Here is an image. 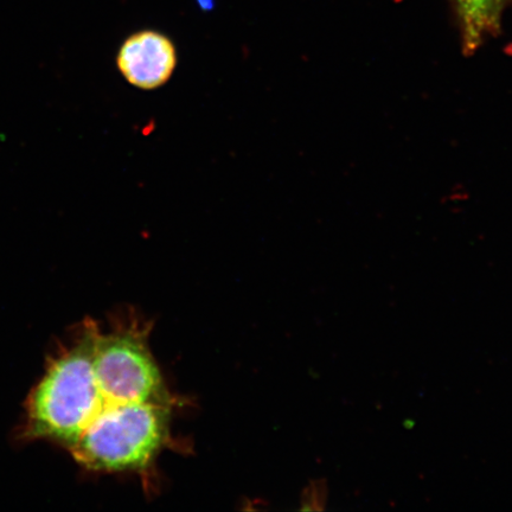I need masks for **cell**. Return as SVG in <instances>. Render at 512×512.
<instances>
[{"instance_id":"6da1fadb","label":"cell","mask_w":512,"mask_h":512,"mask_svg":"<svg viewBox=\"0 0 512 512\" xmlns=\"http://www.w3.org/2000/svg\"><path fill=\"white\" fill-rule=\"evenodd\" d=\"M174 399L138 319L83 323L32 390L24 435L98 472L140 471L170 437Z\"/></svg>"},{"instance_id":"7a4b0ae2","label":"cell","mask_w":512,"mask_h":512,"mask_svg":"<svg viewBox=\"0 0 512 512\" xmlns=\"http://www.w3.org/2000/svg\"><path fill=\"white\" fill-rule=\"evenodd\" d=\"M177 60L175 44L168 36L143 30L128 37L121 46L117 66L132 86L153 91L169 82Z\"/></svg>"},{"instance_id":"3957f363","label":"cell","mask_w":512,"mask_h":512,"mask_svg":"<svg viewBox=\"0 0 512 512\" xmlns=\"http://www.w3.org/2000/svg\"><path fill=\"white\" fill-rule=\"evenodd\" d=\"M463 48L475 53L501 32L504 11L512 0H450Z\"/></svg>"}]
</instances>
